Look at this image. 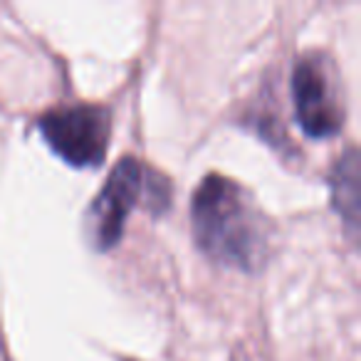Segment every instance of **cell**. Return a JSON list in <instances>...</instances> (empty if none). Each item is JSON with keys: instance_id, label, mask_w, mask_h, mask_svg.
<instances>
[{"instance_id": "1", "label": "cell", "mask_w": 361, "mask_h": 361, "mask_svg": "<svg viewBox=\"0 0 361 361\" xmlns=\"http://www.w3.org/2000/svg\"><path fill=\"white\" fill-rule=\"evenodd\" d=\"M196 243L208 257L235 270H257L270 245V228L247 191L228 176L211 173L191 203Z\"/></svg>"}, {"instance_id": "2", "label": "cell", "mask_w": 361, "mask_h": 361, "mask_svg": "<svg viewBox=\"0 0 361 361\" xmlns=\"http://www.w3.org/2000/svg\"><path fill=\"white\" fill-rule=\"evenodd\" d=\"M45 144L75 169L99 166L109 149V111L97 104H65L45 111L37 121Z\"/></svg>"}, {"instance_id": "3", "label": "cell", "mask_w": 361, "mask_h": 361, "mask_svg": "<svg viewBox=\"0 0 361 361\" xmlns=\"http://www.w3.org/2000/svg\"><path fill=\"white\" fill-rule=\"evenodd\" d=\"M292 104L297 124L312 139H329L344 124L341 90L329 60L305 55L292 70Z\"/></svg>"}, {"instance_id": "4", "label": "cell", "mask_w": 361, "mask_h": 361, "mask_svg": "<svg viewBox=\"0 0 361 361\" xmlns=\"http://www.w3.org/2000/svg\"><path fill=\"white\" fill-rule=\"evenodd\" d=\"M144 176V166L131 156H126L111 169L106 183L97 193L87 218L92 226V240L99 250H109L119 243L126 218L139 206L141 193L146 191Z\"/></svg>"}, {"instance_id": "5", "label": "cell", "mask_w": 361, "mask_h": 361, "mask_svg": "<svg viewBox=\"0 0 361 361\" xmlns=\"http://www.w3.org/2000/svg\"><path fill=\"white\" fill-rule=\"evenodd\" d=\"M331 186H334V203L341 218L349 223L351 231H356V221H359V161H356L354 149L336 161Z\"/></svg>"}]
</instances>
